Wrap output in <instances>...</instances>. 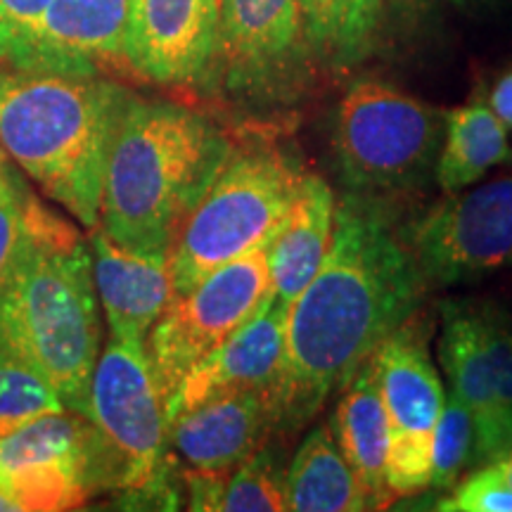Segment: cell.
I'll return each instance as SVG.
<instances>
[{
    "label": "cell",
    "instance_id": "10",
    "mask_svg": "<svg viewBox=\"0 0 512 512\" xmlns=\"http://www.w3.org/2000/svg\"><path fill=\"white\" fill-rule=\"evenodd\" d=\"M403 242L425 285H456L512 264V176L451 195Z\"/></svg>",
    "mask_w": 512,
    "mask_h": 512
},
{
    "label": "cell",
    "instance_id": "29",
    "mask_svg": "<svg viewBox=\"0 0 512 512\" xmlns=\"http://www.w3.org/2000/svg\"><path fill=\"white\" fill-rule=\"evenodd\" d=\"M479 318H482L486 351L496 373L498 401H501L503 413L512 418V328L491 306H479Z\"/></svg>",
    "mask_w": 512,
    "mask_h": 512
},
{
    "label": "cell",
    "instance_id": "13",
    "mask_svg": "<svg viewBox=\"0 0 512 512\" xmlns=\"http://www.w3.org/2000/svg\"><path fill=\"white\" fill-rule=\"evenodd\" d=\"M221 0H131L124 62L164 86L204 79L219 46Z\"/></svg>",
    "mask_w": 512,
    "mask_h": 512
},
{
    "label": "cell",
    "instance_id": "11",
    "mask_svg": "<svg viewBox=\"0 0 512 512\" xmlns=\"http://www.w3.org/2000/svg\"><path fill=\"white\" fill-rule=\"evenodd\" d=\"M0 486L19 512L81 508L100 491L91 420L60 411L0 437Z\"/></svg>",
    "mask_w": 512,
    "mask_h": 512
},
{
    "label": "cell",
    "instance_id": "26",
    "mask_svg": "<svg viewBox=\"0 0 512 512\" xmlns=\"http://www.w3.org/2000/svg\"><path fill=\"white\" fill-rule=\"evenodd\" d=\"M475 415L456 394L446 399L432 448L430 489H453L470 467H475Z\"/></svg>",
    "mask_w": 512,
    "mask_h": 512
},
{
    "label": "cell",
    "instance_id": "15",
    "mask_svg": "<svg viewBox=\"0 0 512 512\" xmlns=\"http://www.w3.org/2000/svg\"><path fill=\"white\" fill-rule=\"evenodd\" d=\"M287 309L290 306L271 294L264 309L249 323L202 358L166 399V422L214 396L235 392H261L268 396L283 361Z\"/></svg>",
    "mask_w": 512,
    "mask_h": 512
},
{
    "label": "cell",
    "instance_id": "19",
    "mask_svg": "<svg viewBox=\"0 0 512 512\" xmlns=\"http://www.w3.org/2000/svg\"><path fill=\"white\" fill-rule=\"evenodd\" d=\"M330 430L354 470L366 496L368 510H384L394 503L387 484L389 427L377 384L375 354L351 377L332 413Z\"/></svg>",
    "mask_w": 512,
    "mask_h": 512
},
{
    "label": "cell",
    "instance_id": "20",
    "mask_svg": "<svg viewBox=\"0 0 512 512\" xmlns=\"http://www.w3.org/2000/svg\"><path fill=\"white\" fill-rule=\"evenodd\" d=\"M337 200L323 178L304 174L297 202L268 245V271L275 299L290 306L316 278L335 233Z\"/></svg>",
    "mask_w": 512,
    "mask_h": 512
},
{
    "label": "cell",
    "instance_id": "3",
    "mask_svg": "<svg viewBox=\"0 0 512 512\" xmlns=\"http://www.w3.org/2000/svg\"><path fill=\"white\" fill-rule=\"evenodd\" d=\"M228 157L226 138L202 114L133 98L107 164L100 228L131 252L171 259Z\"/></svg>",
    "mask_w": 512,
    "mask_h": 512
},
{
    "label": "cell",
    "instance_id": "7",
    "mask_svg": "<svg viewBox=\"0 0 512 512\" xmlns=\"http://www.w3.org/2000/svg\"><path fill=\"white\" fill-rule=\"evenodd\" d=\"M444 131L446 112L384 81H356L332 126L339 176L361 195L411 188L437 166Z\"/></svg>",
    "mask_w": 512,
    "mask_h": 512
},
{
    "label": "cell",
    "instance_id": "4",
    "mask_svg": "<svg viewBox=\"0 0 512 512\" xmlns=\"http://www.w3.org/2000/svg\"><path fill=\"white\" fill-rule=\"evenodd\" d=\"M0 337L53 384L67 411L88 413L102 339L93 256L76 230L41 204L0 290Z\"/></svg>",
    "mask_w": 512,
    "mask_h": 512
},
{
    "label": "cell",
    "instance_id": "30",
    "mask_svg": "<svg viewBox=\"0 0 512 512\" xmlns=\"http://www.w3.org/2000/svg\"><path fill=\"white\" fill-rule=\"evenodd\" d=\"M48 5L50 0H0V60L8 62Z\"/></svg>",
    "mask_w": 512,
    "mask_h": 512
},
{
    "label": "cell",
    "instance_id": "12",
    "mask_svg": "<svg viewBox=\"0 0 512 512\" xmlns=\"http://www.w3.org/2000/svg\"><path fill=\"white\" fill-rule=\"evenodd\" d=\"M306 50L299 0H221L219 64L223 83L242 95L280 91Z\"/></svg>",
    "mask_w": 512,
    "mask_h": 512
},
{
    "label": "cell",
    "instance_id": "18",
    "mask_svg": "<svg viewBox=\"0 0 512 512\" xmlns=\"http://www.w3.org/2000/svg\"><path fill=\"white\" fill-rule=\"evenodd\" d=\"M93 278L114 339L145 342L176 297L171 259L121 247L100 226L93 230Z\"/></svg>",
    "mask_w": 512,
    "mask_h": 512
},
{
    "label": "cell",
    "instance_id": "25",
    "mask_svg": "<svg viewBox=\"0 0 512 512\" xmlns=\"http://www.w3.org/2000/svg\"><path fill=\"white\" fill-rule=\"evenodd\" d=\"M221 512H283L287 510V472L271 451H254L230 472L223 489Z\"/></svg>",
    "mask_w": 512,
    "mask_h": 512
},
{
    "label": "cell",
    "instance_id": "33",
    "mask_svg": "<svg viewBox=\"0 0 512 512\" xmlns=\"http://www.w3.org/2000/svg\"><path fill=\"white\" fill-rule=\"evenodd\" d=\"M0 512H19V505L12 501V496L3 486H0Z\"/></svg>",
    "mask_w": 512,
    "mask_h": 512
},
{
    "label": "cell",
    "instance_id": "16",
    "mask_svg": "<svg viewBox=\"0 0 512 512\" xmlns=\"http://www.w3.org/2000/svg\"><path fill=\"white\" fill-rule=\"evenodd\" d=\"M439 363L451 394L475 415V465L494 463L512 451V418L498 401L496 373L482 335L479 304H441Z\"/></svg>",
    "mask_w": 512,
    "mask_h": 512
},
{
    "label": "cell",
    "instance_id": "5",
    "mask_svg": "<svg viewBox=\"0 0 512 512\" xmlns=\"http://www.w3.org/2000/svg\"><path fill=\"white\" fill-rule=\"evenodd\" d=\"M302 181L304 171L280 152L252 150L228 157L192 209L171 254L176 294L268 245L290 216Z\"/></svg>",
    "mask_w": 512,
    "mask_h": 512
},
{
    "label": "cell",
    "instance_id": "22",
    "mask_svg": "<svg viewBox=\"0 0 512 512\" xmlns=\"http://www.w3.org/2000/svg\"><path fill=\"white\" fill-rule=\"evenodd\" d=\"M287 510L358 512L366 508L361 484L337 446L330 425L306 434L287 470Z\"/></svg>",
    "mask_w": 512,
    "mask_h": 512
},
{
    "label": "cell",
    "instance_id": "28",
    "mask_svg": "<svg viewBox=\"0 0 512 512\" xmlns=\"http://www.w3.org/2000/svg\"><path fill=\"white\" fill-rule=\"evenodd\" d=\"M441 512H512V486L496 463L477 465L458 479L451 496L439 501Z\"/></svg>",
    "mask_w": 512,
    "mask_h": 512
},
{
    "label": "cell",
    "instance_id": "31",
    "mask_svg": "<svg viewBox=\"0 0 512 512\" xmlns=\"http://www.w3.org/2000/svg\"><path fill=\"white\" fill-rule=\"evenodd\" d=\"M489 105L491 110L496 112V117L501 119L505 126L512 128V69L496 81Z\"/></svg>",
    "mask_w": 512,
    "mask_h": 512
},
{
    "label": "cell",
    "instance_id": "32",
    "mask_svg": "<svg viewBox=\"0 0 512 512\" xmlns=\"http://www.w3.org/2000/svg\"><path fill=\"white\" fill-rule=\"evenodd\" d=\"M494 463L498 465V470L503 472V477L508 479V484L512 486V451H508V453H505V456L494 460Z\"/></svg>",
    "mask_w": 512,
    "mask_h": 512
},
{
    "label": "cell",
    "instance_id": "14",
    "mask_svg": "<svg viewBox=\"0 0 512 512\" xmlns=\"http://www.w3.org/2000/svg\"><path fill=\"white\" fill-rule=\"evenodd\" d=\"M131 0H50L29 36L8 57L10 67L55 74H98L124 60Z\"/></svg>",
    "mask_w": 512,
    "mask_h": 512
},
{
    "label": "cell",
    "instance_id": "1",
    "mask_svg": "<svg viewBox=\"0 0 512 512\" xmlns=\"http://www.w3.org/2000/svg\"><path fill=\"white\" fill-rule=\"evenodd\" d=\"M425 280L411 249L368 195L337 204L323 266L287 309L278 380L266 396L268 427L297 432L328 396L418 311Z\"/></svg>",
    "mask_w": 512,
    "mask_h": 512
},
{
    "label": "cell",
    "instance_id": "35",
    "mask_svg": "<svg viewBox=\"0 0 512 512\" xmlns=\"http://www.w3.org/2000/svg\"><path fill=\"white\" fill-rule=\"evenodd\" d=\"M451 3H458V5H465V3H475V0H451Z\"/></svg>",
    "mask_w": 512,
    "mask_h": 512
},
{
    "label": "cell",
    "instance_id": "8",
    "mask_svg": "<svg viewBox=\"0 0 512 512\" xmlns=\"http://www.w3.org/2000/svg\"><path fill=\"white\" fill-rule=\"evenodd\" d=\"M268 245L216 268L166 306L150 335L152 368L164 403L202 358L219 349L271 299Z\"/></svg>",
    "mask_w": 512,
    "mask_h": 512
},
{
    "label": "cell",
    "instance_id": "2",
    "mask_svg": "<svg viewBox=\"0 0 512 512\" xmlns=\"http://www.w3.org/2000/svg\"><path fill=\"white\" fill-rule=\"evenodd\" d=\"M133 95L98 74L0 69V145L83 228L100 226L114 140Z\"/></svg>",
    "mask_w": 512,
    "mask_h": 512
},
{
    "label": "cell",
    "instance_id": "34",
    "mask_svg": "<svg viewBox=\"0 0 512 512\" xmlns=\"http://www.w3.org/2000/svg\"><path fill=\"white\" fill-rule=\"evenodd\" d=\"M5 174V150H3V145H0V176Z\"/></svg>",
    "mask_w": 512,
    "mask_h": 512
},
{
    "label": "cell",
    "instance_id": "24",
    "mask_svg": "<svg viewBox=\"0 0 512 512\" xmlns=\"http://www.w3.org/2000/svg\"><path fill=\"white\" fill-rule=\"evenodd\" d=\"M60 411L67 406L53 384L0 337V437Z\"/></svg>",
    "mask_w": 512,
    "mask_h": 512
},
{
    "label": "cell",
    "instance_id": "23",
    "mask_svg": "<svg viewBox=\"0 0 512 512\" xmlns=\"http://www.w3.org/2000/svg\"><path fill=\"white\" fill-rule=\"evenodd\" d=\"M384 0H299L306 50L332 69L354 67L373 46Z\"/></svg>",
    "mask_w": 512,
    "mask_h": 512
},
{
    "label": "cell",
    "instance_id": "9",
    "mask_svg": "<svg viewBox=\"0 0 512 512\" xmlns=\"http://www.w3.org/2000/svg\"><path fill=\"white\" fill-rule=\"evenodd\" d=\"M432 325L408 318L375 351L377 384L387 413V484L394 498L430 489L434 432L446 394L430 351Z\"/></svg>",
    "mask_w": 512,
    "mask_h": 512
},
{
    "label": "cell",
    "instance_id": "21",
    "mask_svg": "<svg viewBox=\"0 0 512 512\" xmlns=\"http://www.w3.org/2000/svg\"><path fill=\"white\" fill-rule=\"evenodd\" d=\"M512 159L508 126L496 117L491 105L472 100L446 112V131L434 176L446 195L470 188L491 169Z\"/></svg>",
    "mask_w": 512,
    "mask_h": 512
},
{
    "label": "cell",
    "instance_id": "17",
    "mask_svg": "<svg viewBox=\"0 0 512 512\" xmlns=\"http://www.w3.org/2000/svg\"><path fill=\"white\" fill-rule=\"evenodd\" d=\"M268 430V403L261 392L214 396L166 422L171 451L188 470L204 472L235 470Z\"/></svg>",
    "mask_w": 512,
    "mask_h": 512
},
{
    "label": "cell",
    "instance_id": "27",
    "mask_svg": "<svg viewBox=\"0 0 512 512\" xmlns=\"http://www.w3.org/2000/svg\"><path fill=\"white\" fill-rule=\"evenodd\" d=\"M38 202L17 183L10 166L0 176V290L10 280L34 226Z\"/></svg>",
    "mask_w": 512,
    "mask_h": 512
},
{
    "label": "cell",
    "instance_id": "6",
    "mask_svg": "<svg viewBox=\"0 0 512 512\" xmlns=\"http://www.w3.org/2000/svg\"><path fill=\"white\" fill-rule=\"evenodd\" d=\"M86 418L95 430L100 491L119 489L143 501H174L171 484H166L164 399L145 342L110 339L95 366Z\"/></svg>",
    "mask_w": 512,
    "mask_h": 512
}]
</instances>
